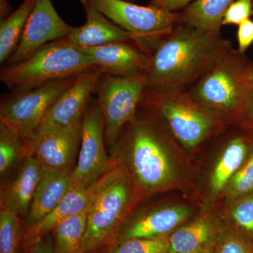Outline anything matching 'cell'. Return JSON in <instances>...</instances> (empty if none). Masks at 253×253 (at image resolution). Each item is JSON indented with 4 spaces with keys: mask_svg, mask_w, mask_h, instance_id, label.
Listing matches in <instances>:
<instances>
[{
    "mask_svg": "<svg viewBox=\"0 0 253 253\" xmlns=\"http://www.w3.org/2000/svg\"><path fill=\"white\" fill-rule=\"evenodd\" d=\"M231 47L221 33L179 23L150 54L146 90L186 91Z\"/></svg>",
    "mask_w": 253,
    "mask_h": 253,
    "instance_id": "6da1fadb",
    "label": "cell"
},
{
    "mask_svg": "<svg viewBox=\"0 0 253 253\" xmlns=\"http://www.w3.org/2000/svg\"><path fill=\"white\" fill-rule=\"evenodd\" d=\"M140 107L144 115L137 111L111 147V158L123 165L130 177L136 203L172 187L176 180L170 138L161 118Z\"/></svg>",
    "mask_w": 253,
    "mask_h": 253,
    "instance_id": "7a4b0ae2",
    "label": "cell"
},
{
    "mask_svg": "<svg viewBox=\"0 0 253 253\" xmlns=\"http://www.w3.org/2000/svg\"><path fill=\"white\" fill-rule=\"evenodd\" d=\"M186 91L226 124L239 123L253 94V67L231 47Z\"/></svg>",
    "mask_w": 253,
    "mask_h": 253,
    "instance_id": "3957f363",
    "label": "cell"
},
{
    "mask_svg": "<svg viewBox=\"0 0 253 253\" xmlns=\"http://www.w3.org/2000/svg\"><path fill=\"white\" fill-rule=\"evenodd\" d=\"M96 67L89 55L61 39L48 43L21 62L2 66L0 80L11 92H21Z\"/></svg>",
    "mask_w": 253,
    "mask_h": 253,
    "instance_id": "277c9868",
    "label": "cell"
},
{
    "mask_svg": "<svg viewBox=\"0 0 253 253\" xmlns=\"http://www.w3.org/2000/svg\"><path fill=\"white\" fill-rule=\"evenodd\" d=\"M140 106L161 118L172 136L189 149L197 147L228 125L185 91L146 90Z\"/></svg>",
    "mask_w": 253,
    "mask_h": 253,
    "instance_id": "5b68a950",
    "label": "cell"
},
{
    "mask_svg": "<svg viewBox=\"0 0 253 253\" xmlns=\"http://www.w3.org/2000/svg\"><path fill=\"white\" fill-rule=\"evenodd\" d=\"M136 203L132 183L124 168L89 208L83 240L84 253L93 252L115 244Z\"/></svg>",
    "mask_w": 253,
    "mask_h": 253,
    "instance_id": "8992f818",
    "label": "cell"
},
{
    "mask_svg": "<svg viewBox=\"0 0 253 253\" xmlns=\"http://www.w3.org/2000/svg\"><path fill=\"white\" fill-rule=\"evenodd\" d=\"M93 6L120 28L147 54L179 24V14L156 6H140L126 0H81Z\"/></svg>",
    "mask_w": 253,
    "mask_h": 253,
    "instance_id": "52a82bcc",
    "label": "cell"
},
{
    "mask_svg": "<svg viewBox=\"0 0 253 253\" xmlns=\"http://www.w3.org/2000/svg\"><path fill=\"white\" fill-rule=\"evenodd\" d=\"M146 89V76L102 74L96 86L105 123V141L112 147L123 128L135 118Z\"/></svg>",
    "mask_w": 253,
    "mask_h": 253,
    "instance_id": "ba28073f",
    "label": "cell"
},
{
    "mask_svg": "<svg viewBox=\"0 0 253 253\" xmlns=\"http://www.w3.org/2000/svg\"><path fill=\"white\" fill-rule=\"evenodd\" d=\"M75 77L59 80L31 90L4 96L0 108V122L26 141L41 124L55 101L73 84Z\"/></svg>",
    "mask_w": 253,
    "mask_h": 253,
    "instance_id": "9c48e42d",
    "label": "cell"
},
{
    "mask_svg": "<svg viewBox=\"0 0 253 253\" xmlns=\"http://www.w3.org/2000/svg\"><path fill=\"white\" fill-rule=\"evenodd\" d=\"M102 74L96 67L76 76L73 84L51 105L31 137L25 141L26 156L42 138L83 120Z\"/></svg>",
    "mask_w": 253,
    "mask_h": 253,
    "instance_id": "30bf717a",
    "label": "cell"
},
{
    "mask_svg": "<svg viewBox=\"0 0 253 253\" xmlns=\"http://www.w3.org/2000/svg\"><path fill=\"white\" fill-rule=\"evenodd\" d=\"M105 123L99 104L86 110L82 122V139L78 159L73 171V187L94 184L112 166L113 160L105 150Z\"/></svg>",
    "mask_w": 253,
    "mask_h": 253,
    "instance_id": "8fae6325",
    "label": "cell"
},
{
    "mask_svg": "<svg viewBox=\"0 0 253 253\" xmlns=\"http://www.w3.org/2000/svg\"><path fill=\"white\" fill-rule=\"evenodd\" d=\"M74 28L61 18L51 0H36L17 49L3 66L28 59L48 43L66 38Z\"/></svg>",
    "mask_w": 253,
    "mask_h": 253,
    "instance_id": "7c38bea8",
    "label": "cell"
},
{
    "mask_svg": "<svg viewBox=\"0 0 253 253\" xmlns=\"http://www.w3.org/2000/svg\"><path fill=\"white\" fill-rule=\"evenodd\" d=\"M123 168V165L113 160L112 166L92 185L86 188L73 187L52 212L34 225L27 227L28 242L33 246L53 231L61 221L88 211L100 193L119 175Z\"/></svg>",
    "mask_w": 253,
    "mask_h": 253,
    "instance_id": "4fadbf2b",
    "label": "cell"
},
{
    "mask_svg": "<svg viewBox=\"0 0 253 253\" xmlns=\"http://www.w3.org/2000/svg\"><path fill=\"white\" fill-rule=\"evenodd\" d=\"M89 55L103 74L117 77L146 76L150 55L134 42H116L97 47H80Z\"/></svg>",
    "mask_w": 253,
    "mask_h": 253,
    "instance_id": "5bb4252c",
    "label": "cell"
},
{
    "mask_svg": "<svg viewBox=\"0 0 253 253\" xmlns=\"http://www.w3.org/2000/svg\"><path fill=\"white\" fill-rule=\"evenodd\" d=\"M82 122L50 133L28 152L35 156L44 169L73 171L74 161L82 139Z\"/></svg>",
    "mask_w": 253,
    "mask_h": 253,
    "instance_id": "9a60e30c",
    "label": "cell"
},
{
    "mask_svg": "<svg viewBox=\"0 0 253 253\" xmlns=\"http://www.w3.org/2000/svg\"><path fill=\"white\" fill-rule=\"evenodd\" d=\"M190 215L191 210L185 206L155 208L126 221L116 241L167 236Z\"/></svg>",
    "mask_w": 253,
    "mask_h": 253,
    "instance_id": "2e32d148",
    "label": "cell"
},
{
    "mask_svg": "<svg viewBox=\"0 0 253 253\" xmlns=\"http://www.w3.org/2000/svg\"><path fill=\"white\" fill-rule=\"evenodd\" d=\"M81 3L85 11V23L80 27H75L69 36L63 38L65 41L80 47H97L116 42H133L130 33L87 3Z\"/></svg>",
    "mask_w": 253,
    "mask_h": 253,
    "instance_id": "e0dca14e",
    "label": "cell"
},
{
    "mask_svg": "<svg viewBox=\"0 0 253 253\" xmlns=\"http://www.w3.org/2000/svg\"><path fill=\"white\" fill-rule=\"evenodd\" d=\"M73 171L42 169L25 225L30 227L52 212L73 188Z\"/></svg>",
    "mask_w": 253,
    "mask_h": 253,
    "instance_id": "ac0fdd59",
    "label": "cell"
},
{
    "mask_svg": "<svg viewBox=\"0 0 253 253\" xmlns=\"http://www.w3.org/2000/svg\"><path fill=\"white\" fill-rule=\"evenodd\" d=\"M42 168L35 156H26L14 180L1 194V209L26 217L41 180Z\"/></svg>",
    "mask_w": 253,
    "mask_h": 253,
    "instance_id": "d6986e66",
    "label": "cell"
},
{
    "mask_svg": "<svg viewBox=\"0 0 253 253\" xmlns=\"http://www.w3.org/2000/svg\"><path fill=\"white\" fill-rule=\"evenodd\" d=\"M235 0H194L179 14V23L220 33L226 10Z\"/></svg>",
    "mask_w": 253,
    "mask_h": 253,
    "instance_id": "ffe728a7",
    "label": "cell"
},
{
    "mask_svg": "<svg viewBox=\"0 0 253 253\" xmlns=\"http://www.w3.org/2000/svg\"><path fill=\"white\" fill-rule=\"evenodd\" d=\"M248 154V144L244 136L231 139L224 147L211 179L213 194H219L225 189L229 181L242 167Z\"/></svg>",
    "mask_w": 253,
    "mask_h": 253,
    "instance_id": "44dd1931",
    "label": "cell"
},
{
    "mask_svg": "<svg viewBox=\"0 0 253 253\" xmlns=\"http://www.w3.org/2000/svg\"><path fill=\"white\" fill-rule=\"evenodd\" d=\"M36 0H24L12 14L1 20L0 24V63L4 64L14 54Z\"/></svg>",
    "mask_w": 253,
    "mask_h": 253,
    "instance_id": "7402d4cb",
    "label": "cell"
},
{
    "mask_svg": "<svg viewBox=\"0 0 253 253\" xmlns=\"http://www.w3.org/2000/svg\"><path fill=\"white\" fill-rule=\"evenodd\" d=\"M214 236V226L199 218L175 231L169 237V253H195L209 246Z\"/></svg>",
    "mask_w": 253,
    "mask_h": 253,
    "instance_id": "603a6c76",
    "label": "cell"
},
{
    "mask_svg": "<svg viewBox=\"0 0 253 253\" xmlns=\"http://www.w3.org/2000/svg\"><path fill=\"white\" fill-rule=\"evenodd\" d=\"M88 211L67 218L53 229L55 253H84L83 240L85 234Z\"/></svg>",
    "mask_w": 253,
    "mask_h": 253,
    "instance_id": "cb8c5ba5",
    "label": "cell"
},
{
    "mask_svg": "<svg viewBox=\"0 0 253 253\" xmlns=\"http://www.w3.org/2000/svg\"><path fill=\"white\" fill-rule=\"evenodd\" d=\"M26 157V145L21 136L0 122V174L14 166L21 158Z\"/></svg>",
    "mask_w": 253,
    "mask_h": 253,
    "instance_id": "d4e9b609",
    "label": "cell"
},
{
    "mask_svg": "<svg viewBox=\"0 0 253 253\" xmlns=\"http://www.w3.org/2000/svg\"><path fill=\"white\" fill-rule=\"evenodd\" d=\"M169 238L163 236L116 241L109 246L108 253H169Z\"/></svg>",
    "mask_w": 253,
    "mask_h": 253,
    "instance_id": "484cf974",
    "label": "cell"
},
{
    "mask_svg": "<svg viewBox=\"0 0 253 253\" xmlns=\"http://www.w3.org/2000/svg\"><path fill=\"white\" fill-rule=\"evenodd\" d=\"M20 217L6 210L0 212V253H18L21 240Z\"/></svg>",
    "mask_w": 253,
    "mask_h": 253,
    "instance_id": "4316f807",
    "label": "cell"
},
{
    "mask_svg": "<svg viewBox=\"0 0 253 253\" xmlns=\"http://www.w3.org/2000/svg\"><path fill=\"white\" fill-rule=\"evenodd\" d=\"M229 197L236 199L253 191V150L247 161L229 181L225 189Z\"/></svg>",
    "mask_w": 253,
    "mask_h": 253,
    "instance_id": "83f0119b",
    "label": "cell"
},
{
    "mask_svg": "<svg viewBox=\"0 0 253 253\" xmlns=\"http://www.w3.org/2000/svg\"><path fill=\"white\" fill-rule=\"evenodd\" d=\"M230 217L240 229L253 236V191L235 199Z\"/></svg>",
    "mask_w": 253,
    "mask_h": 253,
    "instance_id": "f1b7e54d",
    "label": "cell"
},
{
    "mask_svg": "<svg viewBox=\"0 0 253 253\" xmlns=\"http://www.w3.org/2000/svg\"><path fill=\"white\" fill-rule=\"evenodd\" d=\"M214 253H253V243L239 233L226 231L219 236Z\"/></svg>",
    "mask_w": 253,
    "mask_h": 253,
    "instance_id": "f546056e",
    "label": "cell"
},
{
    "mask_svg": "<svg viewBox=\"0 0 253 253\" xmlns=\"http://www.w3.org/2000/svg\"><path fill=\"white\" fill-rule=\"evenodd\" d=\"M253 14V0H235L226 10L221 26L240 25Z\"/></svg>",
    "mask_w": 253,
    "mask_h": 253,
    "instance_id": "4dcf8cb0",
    "label": "cell"
},
{
    "mask_svg": "<svg viewBox=\"0 0 253 253\" xmlns=\"http://www.w3.org/2000/svg\"><path fill=\"white\" fill-rule=\"evenodd\" d=\"M239 26L237 33L239 51L244 54L253 43V21L248 19Z\"/></svg>",
    "mask_w": 253,
    "mask_h": 253,
    "instance_id": "1f68e13d",
    "label": "cell"
},
{
    "mask_svg": "<svg viewBox=\"0 0 253 253\" xmlns=\"http://www.w3.org/2000/svg\"><path fill=\"white\" fill-rule=\"evenodd\" d=\"M193 1L194 0H152L151 5L173 12L174 10L187 6Z\"/></svg>",
    "mask_w": 253,
    "mask_h": 253,
    "instance_id": "d6a6232c",
    "label": "cell"
},
{
    "mask_svg": "<svg viewBox=\"0 0 253 253\" xmlns=\"http://www.w3.org/2000/svg\"><path fill=\"white\" fill-rule=\"evenodd\" d=\"M44 237L33 245L30 253H55L54 244L51 240L49 238Z\"/></svg>",
    "mask_w": 253,
    "mask_h": 253,
    "instance_id": "836d02e7",
    "label": "cell"
},
{
    "mask_svg": "<svg viewBox=\"0 0 253 253\" xmlns=\"http://www.w3.org/2000/svg\"><path fill=\"white\" fill-rule=\"evenodd\" d=\"M195 253H214L212 251V249H211V246H206V247L203 248V249H201V250H199V251H198L197 252H196Z\"/></svg>",
    "mask_w": 253,
    "mask_h": 253,
    "instance_id": "e575fe53",
    "label": "cell"
},
{
    "mask_svg": "<svg viewBox=\"0 0 253 253\" xmlns=\"http://www.w3.org/2000/svg\"><path fill=\"white\" fill-rule=\"evenodd\" d=\"M126 1H134V0H126Z\"/></svg>",
    "mask_w": 253,
    "mask_h": 253,
    "instance_id": "d590c367",
    "label": "cell"
}]
</instances>
